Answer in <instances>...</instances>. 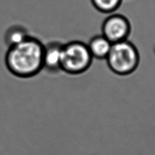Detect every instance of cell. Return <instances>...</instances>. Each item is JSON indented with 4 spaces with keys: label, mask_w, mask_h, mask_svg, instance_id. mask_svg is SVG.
Wrapping results in <instances>:
<instances>
[{
    "label": "cell",
    "mask_w": 155,
    "mask_h": 155,
    "mask_svg": "<svg viewBox=\"0 0 155 155\" xmlns=\"http://www.w3.org/2000/svg\"><path fill=\"white\" fill-rule=\"evenodd\" d=\"M44 44L29 36L25 41L8 47L5 66L9 73L17 78L29 79L42 71Z\"/></svg>",
    "instance_id": "6da1fadb"
},
{
    "label": "cell",
    "mask_w": 155,
    "mask_h": 155,
    "mask_svg": "<svg viewBox=\"0 0 155 155\" xmlns=\"http://www.w3.org/2000/svg\"><path fill=\"white\" fill-rule=\"evenodd\" d=\"M30 36L27 29L19 25L10 26L5 31L4 41L8 47L16 45L25 41Z\"/></svg>",
    "instance_id": "52a82bcc"
},
{
    "label": "cell",
    "mask_w": 155,
    "mask_h": 155,
    "mask_svg": "<svg viewBox=\"0 0 155 155\" xmlns=\"http://www.w3.org/2000/svg\"><path fill=\"white\" fill-rule=\"evenodd\" d=\"M87 45L93 59L105 60L110 51L112 43L101 34L92 37Z\"/></svg>",
    "instance_id": "8992f818"
},
{
    "label": "cell",
    "mask_w": 155,
    "mask_h": 155,
    "mask_svg": "<svg viewBox=\"0 0 155 155\" xmlns=\"http://www.w3.org/2000/svg\"><path fill=\"white\" fill-rule=\"evenodd\" d=\"M63 44L58 41H51L44 45L42 58V71L55 74L61 72V60Z\"/></svg>",
    "instance_id": "5b68a950"
},
{
    "label": "cell",
    "mask_w": 155,
    "mask_h": 155,
    "mask_svg": "<svg viewBox=\"0 0 155 155\" xmlns=\"http://www.w3.org/2000/svg\"><path fill=\"white\" fill-rule=\"evenodd\" d=\"M154 53H155V46L154 47Z\"/></svg>",
    "instance_id": "9c48e42d"
},
{
    "label": "cell",
    "mask_w": 155,
    "mask_h": 155,
    "mask_svg": "<svg viewBox=\"0 0 155 155\" xmlns=\"http://www.w3.org/2000/svg\"><path fill=\"white\" fill-rule=\"evenodd\" d=\"M91 2L98 11L110 14L119 8L122 0H91Z\"/></svg>",
    "instance_id": "ba28073f"
},
{
    "label": "cell",
    "mask_w": 155,
    "mask_h": 155,
    "mask_svg": "<svg viewBox=\"0 0 155 155\" xmlns=\"http://www.w3.org/2000/svg\"><path fill=\"white\" fill-rule=\"evenodd\" d=\"M105 60L112 73L119 76H128L137 69L140 55L135 45L127 40L112 44Z\"/></svg>",
    "instance_id": "7a4b0ae2"
},
{
    "label": "cell",
    "mask_w": 155,
    "mask_h": 155,
    "mask_svg": "<svg viewBox=\"0 0 155 155\" xmlns=\"http://www.w3.org/2000/svg\"><path fill=\"white\" fill-rule=\"evenodd\" d=\"M93 58L87 44L73 41L63 44L61 49V72L70 75H79L90 68Z\"/></svg>",
    "instance_id": "3957f363"
},
{
    "label": "cell",
    "mask_w": 155,
    "mask_h": 155,
    "mask_svg": "<svg viewBox=\"0 0 155 155\" xmlns=\"http://www.w3.org/2000/svg\"><path fill=\"white\" fill-rule=\"evenodd\" d=\"M101 30L102 35L113 44L128 40L131 32V25L125 16L113 14L103 21Z\"/></svg>",
    "instance_id": "277c9868"
}]
</instances>
